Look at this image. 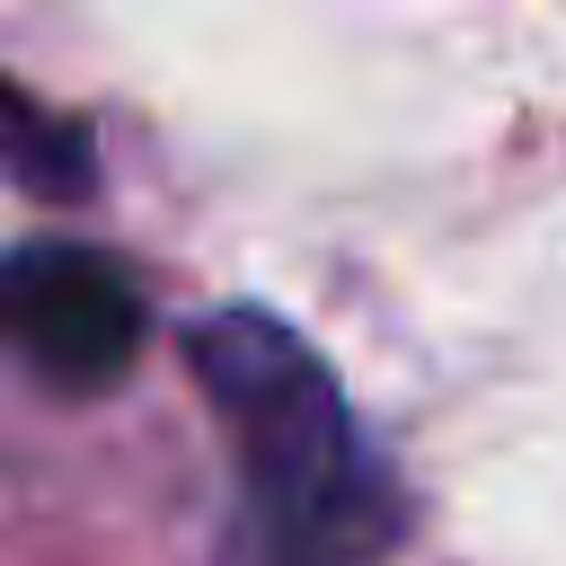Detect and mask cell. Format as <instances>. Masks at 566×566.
Wrapping results in <instances>:
<instances>
[{"label": "cell", "mask_w": 566, "mask_h": 566, "mask_svg": "<svg viewBox=\"0 0 566 566\" xmlns=\"http://www.w3.org/2000/svg\"><path fill=\"white\" fill-rule=\"evenodd\" d=\"M203 407L239 451L221 566H380L407 531V486L354 416L345 380L265 310H212L186 336Z\"/></svg>", "instance_id": "obj_1"}, {"label": "cell", "mask_w": 566, "mask_h": 566, "mask_svg": "<svg viewBox=\"0 0 566 566\" xmlns=\"http://www.w3.org/2000/svg\"><path fill=\"white\" fill-rule=\"evenodd\" d=\"M142 283L71 239H27L9 256V345L53 389H115L142 354Z\"/></svg>", "instance_id": "obj_2"}, {"label": "cell", "mask_w": 566, "mask_h": 566, "mask_svg": "<svg viewBox=\"0 0 566 566\" xmlns=\"http://www.w3.org/2000/svg\"><path fill=\"white\" fill-rule=\"evenodd\" d=\"M9 159H18V177L35 195H80L88 186V142L71 124H44V106L27 88L9 97Z\"/></svg>", "instance_id": "obj_3"}]
</instances>
